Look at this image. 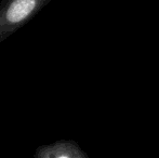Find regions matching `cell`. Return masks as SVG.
Here are the masks:
<instances>
[{
    "mask_svg": "<svg viewBox=\"0 0 159 158\" xmlns=\"http://www.w3.org/2000/svg\"><path fill=\"white\" fill-rule=\"evenodd\" d=\"M33 158H88V155L74 140H57L38 146Z\"/></svg>",
    "mask_w": 159,
    "mask_h": 158,
    "instance_id": "cell-2",
    "label": "cell"
},
{
    "mask_svg": "<svg viewBox=\"0 0 159 158\" xmlns=\"http://www.w3.org/2000/svg\"><path fill=\"white\" fill-rule=\"evenodd\" d=\"M52 0H1L0 43L30 22Z\"/></svg>",
    "mask_w": 159,
    "mask_h": 158,
    "instance_id": "cell-1",
    "label": "cell"
}]
</instances>
